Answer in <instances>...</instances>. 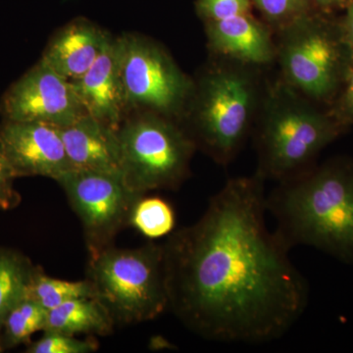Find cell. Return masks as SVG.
Listing matches in <instances>:
<instances>
[{
	"mask_svg": "<svg viewBox=\"0 0 353 353\" xmlns=\"http://www.w3.org/2000/svg\"><path fill=\"white\" fill-rule=\"evenodd\" d=\"M264 183L256 173L228 181L199 220L163 245L168 308L206 340H277L307 305L290 248L265 222Z\"/></svg>",
	"mask_w": 353,
	"mask_h": 353,
	"instance_id": "1",
	"label": "cell"
},
{
	"mask_svg": "<svg viewBox=\"0 0 353 353\" xmlns=\"http://www.w3.org/2000/svg\"><path fill=\"white\" fill-rule=\"evenodd\" d=\"M253 68L222 59L194 83L185 110L190 113L189 134L221 165L240 152L259 112V83Z\"/></svg>",
	"mask_w": 353,
	"mask_h": 353,
	"instance_id": "4",
	"label": "cell"
},
{
	"mask_svg": "<svg viewBox=\"0 0 353 353\" xmlns=\"http://www.w3.org/2000/svg\"><path fill=\"white\" fill-rule=\"evenodd\" d=\"M126 106L174 117L185 112L194 82L154 41L127 34L116 39Z\"/></svg>",
	"mask_w": 353,
	"mask_h": 353,
	"instance_id": "8",
	"label": "cell"
},
{
	"mask_svg": "<svg viewBox=\"0 0 353 353\" xmlns=\"http://www.w3.org/2000/svg\"><path fill=\"white\" fill-rule=\"evenodd\" d=\"M48 311L28 297H23L9 311L2 328L3 350L27 343L32 334L43 330Z\"/></svg>",
	"mask_w": 353,
	"mask_h": 353,
	"instance_id": "19",
	"label": "cell"
},
{
	"mask_svg": "<svg viewBox=\"0 0 353 353\" xmlns=\"http://www.w3.org/2000/svg\"><path fill=\"white\" fill-rule=\"evenodd\" d=\"M25 296L50 311L73 299L94 297V290L88 280L81 282L59 280L46 275L36 267L26 288Z\"/></svg>",
	"mask_w": 353,
	"mask_h": 353,
	"instance_id": "18",
	"label": "cell"
},
{
	"mask_svg": "<svg viewBox=\"0 0 353 353\" xmlns=\"http://www.w3.org/2000/svg\"><path fill=\"white\" fill-rule=\"evenodd\" d=\"M276 58L283 82L313 102L332 103L353 70L341 22L314 12L279 31Z\"/></svg>",
	"mask_w": 353,
	"mask_h": 353,
	"instance_id": "5",
	"label": "cell"
},
{
	"mask_svg": "<svg viewBox=\"0 0 353 353\" xmlns=\"http://www.w3.org/2000/svg\"><path fill=\"white\" fill-rule=\"evenodd\" d=\"M36 267L14 250L0 248V352L1 333L7 314L25 296L26 288Z\"/></svg>",
	"mask_w": 353,
	"mask_h": 353,
	"instance_id": "17",
	"label": "cell"
},
{
	"mask_svg": "<svg viewBox=\"0 0 353 353\" xmlns=\"http://www.w3.org/2000/svg\"><path fill=\"white\" fill-rule=\"evenodd\" d=\"M341 25H343L348 43L352 46L353 51V1L347 7V14L345 19L341 21Z\"/></svg>",
	"mask_w": 353,
	"mask_h": 353,
	"instance_id": "26",
	"label": "cell"
},
{
	"mask_svg": "<svg viewBox=\"0 0 353 353\" xmlns=\"http://www.w3.org/2000/svg\"><path fill=\"white\" fill-rule=\"evenodd\" d=\"M256 130V174L279 183L312 168L316 157L345 128L331 112L283 82L269 88Z\"/></svg>",
	"mask_w": 353,
	"mask_h": 353,
	"instance_id": "3",
	"label": "cell"
},
{
	"mask_svg": "<svg viewBox=\"0 0 353 353\" xmlns=\"http://www.w3.org/2000/svg\"><path fill=\"white\" fill-rule=\"evenodd\" d=\"M110 37L90 21H72L55 32L41 60L60 76L74 82L94 65Z\"/></svg>",
	"mask_w": 353,
	"mask_h": 353,
	"instance_id": "14",
	"label": "cell"
},
{
	"mask_svg": "<svg viewBox=\"0 0 353 353\" xmlns=\"http://www.w3.org/2000/svg\"><path fill=\"white\" fill-rule=\"evenodd\" d=\"M0 143L15 178L41 176L57 180L73 169L61 128L43 122H10L0 128Z\"/></svg>",
	"mask_w": 353,
	"mask_h": 353,
	"instance_id": "11",
	"label": "cell"
},
{
	"mask_svg": "<svg viewBox=\"0 0 353 353\" xmlns=\"http://www.w3.org/2000/svg\"><path fill=\"white\" fill-rule=\"evenodd\" d=\"M123 180L132 192L175 189L189 171L196 145L187 131L160 114L150 112L117 129Z\"/></svg>",
	"mask_w": 353,
	"mask_h": 353,
	"instance_id": "7",
	"label": "cell"
},
{
	"mask_svg": "<svg viewBox=\"0 0 353 353\" xmlns=\"http://www.w3.org/2000/svg\"><path fill=\"white\" fill-rule=\"evenodd\" d=\"M14 179L15 176L0 143V208L4 210L15 208L20 202L19 194L14 189Z\"/></svg>",
	"mask_w": 353,
	"mask_h": 353,
	"instance_id": "25",
	"label": "cell"
},
{
	"mask_svg": "<svg viewBox=\"0 0 353 353\" xmlns=\"http://www.w3.org/2000/svg\"><path fill=\"white\" fill-rule=\"evenodd\" d=\"M0 111L10 122H43L60 128L87 114L73 83L41 59L9 88Z\"/></svg>",
	"mask_w": 353,
	"mask_h": 353,
	"instance_id": "10",
	"label": "cell"
},
{
	"mask_svg": "<svg viewBox=\"0 0 353 353\" xmlns=\"http://www.w3.org/2000/svg\"><path fill=\"white\" fill-rule=\"evenodd\" d=\"M55 181L82 222L92 255L108 248L116 234L130 224L132 208L143 196L132 192L122 176L99 172L71 169Z\"/></svg>",
	"mask_w": 353,
	"mask_h": 353,
	"instance_id": "9",
	"label": "cell"
},
{
	"mask_svg": "<svg viewBox=\"0 0 353 353\" xmlns=\"http://www.w3.org/2000/svg\"><path fill=\"white\" fill-rule=\"evenodd\" d=\"M65 150L73 169L122 176L117 129L85 114L61 128Z\"/></svg>",
	"mask_w": 353,
	"mask_h": 353,
	"instance_id": "13",
	"label": "cell"
},
{
	"mask_svg": "<svg viewBox=\"0 0 353 353\" xmlns=\"http://www.w3.org/2000/svg\"><path fill=\"white\" fill-rule=\"evenodd\" d=\"M196 7L197 14L208 22L252 13V0H197Z\"/></svg>",
	"mask_w": 353,
	"mask_h": 353,
	"instance_id": "23",
	"label": "cell"
},
{
	"mask_svg": "<svg viewBox=\"0 0 353 353\" xmlns=\"http://www.w3.org/2000/svg\"><path fill=\"white\" fill-rule=\"evenodd\" d=\"M97 350L92 341L78 340L68 334L44 332L43 338L28 347L29 353H90Z\"/></svg>",
	"mask_w": 353,
	"mask_h": 353,
	"instance_id": "22",
	"label": "cell"
},
{
	"mask_svg": "<svg viewBox=\"0 0 353 353\" xmlns=\"http://www.w3.org/2000/svg\"><path fill=\"white\" fill-rule=\"evenodd\" d=\"M266 209L290 248L311 246L353 264V162L333 160L280 182Z\"/></svg>",
	"mask_w": 353,
	"mask_h": 353,
	"instance_id": "2",
	"label": "cell"
},
{
	"mask_svg": "<svg viewBox=\"0 0 353 353\" xmlns=\"http://www.w3.org/2000/svg\"><path fill=\"white\" fill-rule=\"evenodd\" d=\"M88 280L115 324L150 321L168 308L163 245L108 246L92 255Z\"/></svg>",
	"mask_w": 353,
	"mask_h": 353,
	"instance_id": "6",
	"label": "cell"
},
{
	"mask_svg": "<svg viewBox=\"0 0 353 353\" xmlns=\"http://www.w3.org/2000/svg\"><path fill=\"white\" fill-rule=\"evenodd\" d=\"M103 304L95 299H73L48 311L43 332L68 334H108L114 326Z\"/></svg>",
	"mask_w": 353,
	"mask_h": 353,
	"instance_id": "16",
	"label": "cell"
},
{
	"mask_svg": "<svg viewBox=\"0 0 353 353\" xmlns=\"http://www.w3.org/2000/svg\"><path fill=\"white\" fill-rule=\"evenodd\" d=\"M88 115L115 127L127 108L118 65L116 39L110 37L85 75L72 82Z\"/></svg>",
	"mask_w": 353,
	"mask_h": 353,
	"instance_id": "15",
	"label": "cell"
},
{
	"mask_svg": "<svg viewBox=\"0 0 353 353\" xmlns=\"http://www.w3.org/2000/svg\"><path fill=\"white\" fill-rule=\"evenodd\" d=\"M331 105L329 111L341 126L353 124V70Z\"/></svg>",
	"mask_w": 353,
	"mask_h": 353,
	"instance_id": "24",
	"label": "cell"
},
{
	"mask_svg": "<svg viewBox=\"0 0 353 353\" xmlns=\"http://www.w3.org/2000/svg\"><path fill=\"white\" fill-rule=\"evenodd\" d=\"M130 224L146 238H162L175 227V213L168 202L160 197L141 196L132 208Z\"/></svg>",
	"mask_w": 353,
	"mask_h": 353,
	"instance_id": "20",
	"label": "cell"
},
{
	"mask_svg": "<svg viewBox=\"0 0 353 353\" xmlns=\"http://www.w3.org/2000/svg\"><path fill=\"white\" fill-rule=\"evenodd\" d=\"M205 32L209 48L222 59L259 67L276 58V44L268 27L252 13L208 21Z\"/></svg>",
	"mask_w": 353,
	"mask_h": 353,
	"instance_id": "12",
	"label": "cell"
},
{
	"mask_svg": "<svg viewBox=\"0 0 353 353\" xmlns=\"http://www.w3.org/2000/svg\"><path fill=\"white\" fill-rule=\"evenodd\" d=\"M269 24L280 31L307 14L313 12L310 0H252Z\"/></svg>",
	"mask_w": 353,
	"mask_h": 353,
	"instance_id": "21",
	"label": "cell"
},
{
	"mask_svg": "<svg viewBox=\"0 0 353 353\" xmlns=\"http://www.w3.org/2000/svg\"><path fill=\"white\" fill-rule=\"evenodd\" d=\"M310 1L311 3H315L325 10H333V9L347 8L353 0H310Z\"/></svg>",
	"mask_w": 353,
	"mask_h": 353,
	"instance_id": "27",
	"label": "cell"
}]
</instances>
